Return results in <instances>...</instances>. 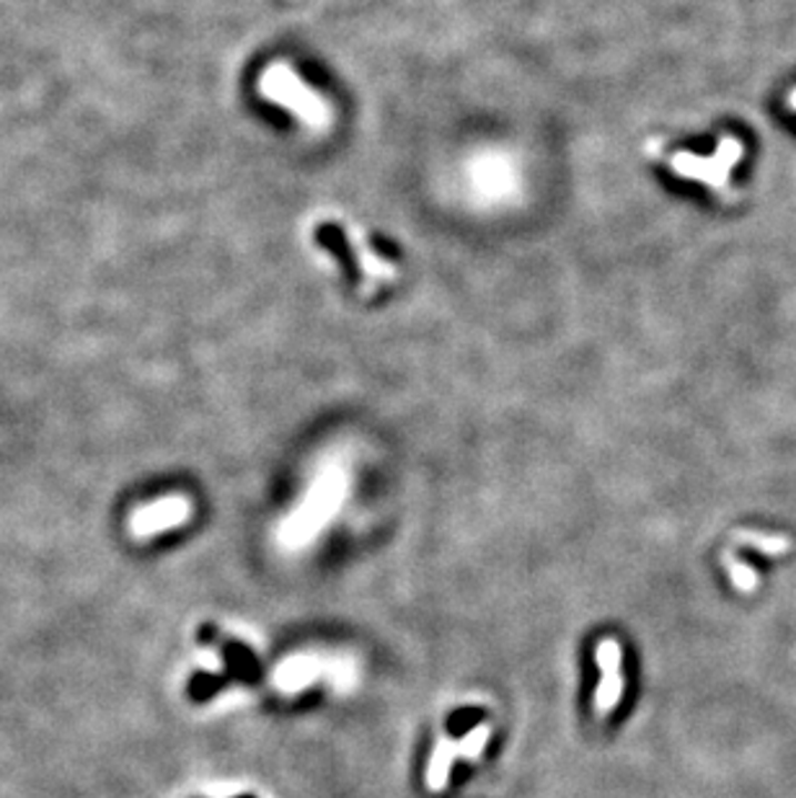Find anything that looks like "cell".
<instances>
[{"label":"cell","mask_w":796,"mask_h":798,"mask_svg":"<svg viewBox=\"0 0 796 798\" xmlns=\"http://www.w3.org/2000/svg\"><path fill=\"white\" fill-rule=\"evenodd\" d=\"M259 93L270 104L293 114L305 130L323 132L331 124V107L316 89L288 62H272L259 78Z\"/></svg>","instance_id":"obj_1"},{"label":"cell","mask_w":796,"mask_h":798,"mask_svg":"<svg viewBox=\"0 0 796 798\" xmlns=\"http://www.w3.org/2000/svg\"><path fill=\"white\" fill-rule=\"evenodd\" d=\"M745 153L743 140L732 138V134H722L719 145H716L714 155H696L688 153V150H681V153H673L667 158V165L673 169L681 179H693L714 189L716 194L729 200L732 196V171L739 163V158Z\"/></svg>","instance_id":"obj_2"},{"label":"cell","mask_w":796,"mask_h":798,"mask_svg":"<svg viewBox=\"0 0 796 798\" xmlns=\"http://www.w3.org/2000/svg\"><path fill=\"white\" fill-rule=\"evenodd\" d=\"M344 496V473L339 468L323 471V476L313 484V488L305 496L303 507L295 512L293 517L282 525V541H285L290 548H298V545L309 543L313 533H319L323 525L329 523V517L334 515Z\"/></svg>","instance_id":"obj_3"},{"label":"cell","mask_w":796,"mask_h":798,"mask_svg":"<svg viewBox=\"0 0 796 798\" xmlns=\"http://www.w3.org/2000/svg\"><path fill=\"white\" fill-rule=\"evenodd\" d=\"M597 667H601V683L595 693L597 714H611L624 695V675H621V646L613 638L597 644Z\"/></svg>","instance_id":"obj_4"},{"label":"cell","mask_w":796,"mask_h":798,"mask_svg":"<svg viewBox=\"0 0 796 798\" xmlns=\"http://www.w3.org/2000/svg\"><path fill=\"white\" fill-rule=\"evenodd\" d=\"M486 737H488L486 729H476V731H471V737L466 741H461V745H453V741H447V739L440 741L435 749V757H432L430 772H427L432 791H443V788L447 786V772H451V765L455 757H478L481 749H484V745H486Z\"/></svg>","instance_id":"obj_5"},{"label":"cell","mask_w":796,"mask_h":798,"mask_svg":"<svg viewBox=\"0 0 796 798\" xmlns=\"http://www.w3.org/2000/svg\"><path fill=\"white\" fill-rule=\"evenodd\" d=\"M321 671H323V665L316 657L290 659L278 671V685L285 693H298V690H303V687L309 683H313V679H316Z\"/></svg>","instance_id":"obj_6"},{"label":"cell","mask_w":796,"mask_h":798,"mask_svg":"<svg viewBox=\"0 0 796 798\" xmlns=\"http://www.w3.org/2000/svg\"><path fill=\"white\" fill-rule=\"evenodd\" d=\"M512 181H515L512 179V169L504 161H484L474 171V184L484 196H504Z\"/></svg>","instance_id":"obj_7"},{"label":"cell","mask_w":796,"mask_h":798,"mask_svg":"<svg viewBox=\"0 0 796 798\" xmlns=\"http://www.w3.org/2000/svg\"><path fill=\"white\" fill-rule=\"evenodd\" d=\"M187 502L184 499H165L159 507L148 509L143 517H140V531H159V527H171L179 525L187 519Z\"/></svg>","instance_id":"obj_8"},{"label":"cell","mask_w":796,"mask_h":798,"mask_svg":"<svg viewBox=\"0 0 796 798\" xmlns=\"http://www.w3.org/2000/svg\"><path fill=\"white\" fill-rule=\"evenodd\" d=\"M735 543L745 545V548H755L766 556H784L792 550V541L786 535H770V533H755V531H739L735 533Z\"/></svg>","instance_id":"obj_9"},{"label":"cell","mask_w":796,"mask_h":798,"mask_svg":"<svg viewBox=\"0 0 796 798\" xmlns=\"http://www.w3.org/2000/svg\"><path fill=\"white\" fill-rule=\"evenodd\" d=\"M722 566L727 568L729 582L735 584V589H739V592H755V589H758V584H760L758 572H755L750 564H745V560H739L732 550L722 553Z\"/></svg>","instance_id":"obj_10"},{"label":"cell","mask_w":796,"mask_h":798,"mask_svg":"<svg viewBox=\"0 0 796 798\" xmlns=\"http://www.w3.org/2000/svg\"><path fill=\"white\" fill-rule=\"evenodd\" d=\"M786 104H789L792 112H796V89L789 93V99H786Z\"/></svg>","instance_id":"obj_11"}]
</instances>
